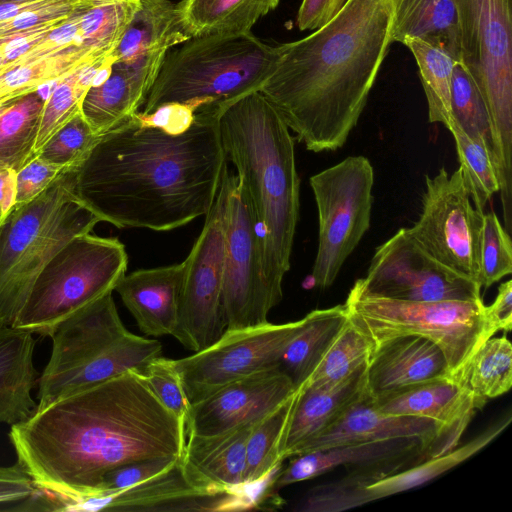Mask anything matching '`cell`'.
Returning <instances> with one entry per match:
<instances>
[{
  "label": "cell",
  "instance_id": "10",
  "mask_svg": "<svg viewBox=\"0 0 512 512\" xmlns=\"http://www.w3.org/2000/svg\"><path fill=\"white\" fill-rule=\"evenodd\" d=\"M345 307L349 321L373 344L416 335L443 351L451 376L494 334L479 301H407L365 294L352 287Z\"/></svg>",
  "mask_w": 512,
  "mask_h": 512
},
{
  "label": "cell",
  "instance_id": "11",
  "mask_svg": "<svg viewBox=\"0 0 512 512\" xmlns=\"http://www.w3.org/2000/svg\"><path fill=\"white\" fill-rule=\"evenodd\" d=\"M318 212V247L311 278L326 289L368 231L374 169L364 156H348L310 177Z\"/></svg>",
  "mask_w": 512,
  "mask_h": 512
},
{
  "label": "cell",
  "instance_id": "42",
  "mask_svg": "<svg viewBox=\"0 0 512 512\" xmlns=\"http://www.w3.org/2000/svg\"><path fill=\"white\" fill-rule=\"evenodd\" d=\"M512 272V244L494 212L483 215L478 282L488 288Z\"/></svg>",
  "mask_w": 512,
  "mask_h": 512
},
{
  "label": "cell",
  "instance_id": "18",
  "mask_svg": "<svg viewBox=\"0 0 512 512\" xmlns=\"http://www.w3.org/2000/svg\"><path fill=\"white\" fill-rule=\"evenodd\" d=\"M511 422V416L489 427L462 446L426 458L365 485L344 478L313 487L294 508L297 512H340L418 487L450 470L487 446Z\"/></svg>",
  "mask_w": 512,
  "mask_h": 512
},
{
  "label": "cell",
  "instance_id": "26",
  "mask_svg": "<svg viewBox=\"0 0 512 512\" xmlns=\"http://www.w3.org/2000/svg\"><path fill=\"white\" fill-rule=\"evenodd\" d=\"M255 423L209 436L187 434L182 463L192 480L211 491L243 487L246 444Z\"/></svg>",
  "mask_w": 512,
  "mask_h": 512
},
{
  "label": "cell",
  "instance_id": "6",
  "mask_svg": "<svg viewBox=\"0 0 512 512\" xmlns=\"http://www.w3.org/2000/svg\"><path fill=\"white\" fill-rule=\"evenodd\" d=\"M276 46L252 32L191 37L167 51L144 103V114L168 104L196 110L260 91L273 72Z\"/></svg>",
  "mask_w": 512,
  "mask_h": 512
},
{
  "label": "cell",
  "instance_id": "16",
  "mask_svg": "<svg viewBox=\"0 0 512 512\" xmlns=\"http://www.w3.org/2000/svg\"><path fill=\"white\" fill-rule=\"evenodd\" d=\"M353 287L378 297L407 301H479L480 285L442 265L398 230L378 246L367 274Z\"/></svg>",
  "mask_w": 512,
  "mask_h": 512
},
{
  "label": "cell",
  "instance_id": "14",
  "mask_svg": "<svg viewBox=\"0 0 512 512\" xmlns=\"http://www.w3.org/2000/svg\"><path fill=\"white\" fill-rule=\"evenodd\" d=\"M226 187L223 179L205 223L184 262V278L174 334L185 348L197 352L226 330L222 305Z\"/></svg>",
  "mask_w": 512,
  "mask_h": 512
},
{
  "label": "cell",
  "instance_id": "44",
  "mask_svg": "<svg viewBox=\"0 0 512 512\" xmlns=\"http://www.w3.org/2000/svg\"><path fill=\"white\" fill-rule=\"evenodd\" d=\"M142 376L161 403L186 425L190 404L173 359L163 356L153 359Z\"/></svg>",
  "mask_w": 512,
  "mask_h": 512
},
{
  "label": "cell",
  "instance_id": "29",
  "mask_svg": "<svg viewBox=\"0 0 512 512\" xmlns=\"http://www.w3.org/2000/svg\"><path fill=\"white\" fill-rule=\"evenodd\" d=\"M190 38L172 0H139L110 56L114 60H127L154 51H168Z\"/></svg>",
  "mask_w": 512,
  "mask_h": 512
},
{
  "label": "cell",
  "instance_id": "24",
  "mask_svg": "<svg viewBox=\"0 0 512 512\" xmlns=\"http://www.w3.org/2000/svg\"><path fill=\"white\" fill-rule=\"evenodd\" d=\"M374 406L388 414L438 421L448 451L454 449L476 409L472 396L453 377L413 385L376 398Z\"/></svg>",
  "mask_w": 512,
  "mask_h": 512
},
{
  "label": "cell",
  "instance_id": "12",
  "mask_svg": "<svg viewBox=\"0 0 512 512\" xmlns=\"http://www.w3.org/2000/svg\"><path fill=\"white\" fill-rule=\"evenodd\" d=\"M222 305L226 330L268 323L274 304L262 268L259 227L248 194L226 165Z\"/></svg>",
  "mask_w": 512,
  "mask_h": 512
},
{
  "label": "cell",
  "instance_id": "2",
  "mask_svg": "<svg viewBox=\"0 0 512 512\" xmlns=\"http://www.w3.org/2000/svg\"><path fill=\"white\" fill-rule=\"evenodd\" d=\"M9 439L37 485L90 495L119 466L182 456L186 425L129 370L36 410Z\"/></svg>",
  "mask_w": 512,
  "mask_h": 512
},
{
  "label": "cell",
  "instance_id": "36",
  "mask_svg": "<svg viewBox=\"0 0 512 512\" xmlns=\"http://www.w3.org/2000/svg\"><path fill=\"white\" fill-rule=\"evenodd\" d=\"M113 61L108 55L55 82L41 112L34 146L36 155L61 127L80 112L86 92L96 82L100 72Z\"/></svg>",
  "mask_w": 512,
  "mask_h": 512
},
{
  "label": "cell",
  "instance_id": "30",
  "mask_svg": "<svg viewBox=\"0 0 512 512\" xmlns=\"http://www.w3.org/2000/svg\"><path fill=\"white\" fill-rule=\"evenodd\" d=\"M393 42L419 38L460 59L457 13L453 0H393Z\"/></svg>",
  "mask_w": 512,
  "mask_h": 512
},
{
  "label": "cell",
  "instance_id": "20",
  "mask_svg": "<svg viewBox=\"0 0 512 512\" xmlns=\"http://www.w3.org/2000/svg\"><path fill=\"white\" fill-rule=\"evenodd\" d=\"M411 437L430 442L431 457L449 452L443 427L438 421L384 413L374 406L366 392L329 427L303 444L295 455L329 447Z\"/></svg>",
  "mask_w": 512,
  "mask_h": 512
},
{
  "label": "cell",
  "instance_id": "3",
  "mask_svg": "<svg viewBox=\"0 0 512 512\" xmlns=\"http://www.w3.org/2000/svg\"><path fill=\"white\" fill-rule=\"evenodd\" d=\"M393 22V0H348L308 36L276 45L260 92L307 150L346 143L393 43Z\"/></svg>",
  "mask_w": 512,
  "mask_h": 512
},
{
  "label": "cell",
  "instance_id": "31",
  "mask_svg": "<svg viewBox=\"0 0 512 512\" xmlns=\"http://www.w3.org/2000/svg\"><path fill=\"white\" fill-rule=\"evenodd\" d=\"M278 4L279 0H182L177 9L185 32L198 37L251 32Z\"/></svg>",
  "mask_w": 512,
  "mask_h": 512
},
{
  "label": "cell",
  "instance_id": "25",
  "mask_svg": "<svg viewBox=\"0 0 512 512\" xmlns=\"http://www.w3.org/2000/svg\"><path fill=\"white\" fill-rule=\"evenodd\" d=\"M184 262L125 274L114 288L139 329L148 336L173 335L177 326Z\"/></svg>",
  "mask_w": 512,
  "mask_h": 512
},
{
  "label": "cell",
  "instance_id": "38",
  "mask_svg": "<svg viewBox=\"0 0 512 512\" xmlns=\"http://www.w3.org/2000/svg\"><path fill=\"white\" fill-rule=\"evenodd\" d=\"M403 44L412 52L428 105L430 123H441L447 129L453 124L451 85L457 61L445 50L419 38H407Z\"/></svg>",
  "mask_w": 512,
  "mask_h": 512
},
{
  "label": "cell",
  "instance_id": "41",
  "mask_svg": "<svg viewBox=\"0 0 512 512\" xmlns=\"http://www.w3.org/2000/svg\"><path fill=\"white\" fill-rule=\"evenodd\" d=\"M451 110L453 118L467 134L480 136L491 146V127L486 105L476 84L459 62L452 75Z\"/></svg>",
  "mask_w": 512,
  "mask_h": 512
},
{
  "label": "cell",
  "instance_id": "39",
  "mask_svg": "<svg viewBox=\"0 0 512 512\" xmlns=\"http://www.w3.org/2000/svg\"><path fill=\"white\" fill-rule=\"evenodd\" d=\"M373 349L372 342L348 319L300 388L340 384L367 365Z\"/></svg>",
  "mask_w": 512,
  "mask_h": 512
},
{
  "label": "cell",
  "instance_id": "53",
  "mask_svg": "<svg viewBox=\"0 0 512 512\" xmlns=\"http://www.w3.org/2000/svg\"><path fill=\"white\" fill-rule=\"evenodd\" d=\"M30 1H34V0H0V3H4V2L23 3V2H30Z\"/></svg>",
  "mask_w": 512,
  "mask_h": 512
},
{
  "label": "cell",
  "instance_id": "47",
  "mask_svg": "<svg viewBox=\"0 0 512 512\" xmlns=\"http://www.w3.org/2000/svg\"><path fill=\"white\" fill-rule=\"evenodd\" d=\"M36 490V482L18 461L11 466H0V504H20Z\"/></svg>",
  "mask_w": 512,
  "mask_h": 512
},
{
  "label": "cell",
  "instance_id": "27",
  "mask_svg": "<svg viewBox=\"0 0 512 512\" xmlns=\"http://www.w3.org/2000/svg\"><path fill=\"white\" fill-rule=\"evenodd\" d=\"M366 366L336 386L298 389L297 399L283 439L281 450L283 461L294 456L303 444L324 431L365 395L367 392Z\"/></svg>",
  "mask_w": 512,
  "mask_h": 512
},
{
  "label": "cell",
  "instance_id": "9",
  "mask_svg": "<svg viewBox=\"0 0 512 512\" xmlns=\"http://www.w3.org/2000/svg\"><path fill=\"white\" fill-rule=\"evenodd\" d=\"M127 264L119 239L91 233L74 237L38 273L12 326L50 336L69 315L113 292Z\"/></svg>",
  "mask_w": 512,
  "mask_h": 512
},
{
  "label": "cell",
  "instance_id": "52",
  "mask_svg": "<svg viewBox=\"0 0 512 512\" xmlns=\"http://www.w3.org/2000/svg\"><path fill=\"white\" fill-rule=\"evenodd\" d=\"M18 100V99H17ZM14 101H10V102H5V103H0V115L6 110L8 109L14 102Z\"/></svg>",
  "mask_w": 512,
  "mask_h": 512
},
{
  "label": "cell",
  "instance_id": "22",
  "mask_svg": "<svg viewBox=\"0 0 512 512\" xmlns=\"http://www.w3.org/2000/svg\"><path fill=\"white\" fill-rule=\"evenodd\" d=\"M445 377L452 376L441 348L416 335L374 346L365 371L366 390L372 398Z\"/></svg>",
  "mask_w": 512,
  "mask_h": 512
},
{
  "label": "cell",
  "instance_id": "37",
  "mask_svg": "<svg viewBox=\"0 0 512 512\" xmlns=\"http://www.w3.org/2000/svg\"><path fill=\"white\" fill-rule=\"evenodd\" d=\"M297 395L298 389L285 402L253 425L246 444L244 486L263 482L281 466L283 439Z\"/></svg>",
  "mask_w": 512,
  "mask_h": 512
},
{
  "label": "cell",
  "instance_id": "15",
  "mask_svg": "<svg viewBox=\"0 0 512 512\" xmlns=\"http://www.w3.org/2000/svg\"><path fill=\"white\" fill-rule=\"evenodd\" d=\"M302 320L225 330L208 347L173 359L190 405L250 374L280 366L282 353Z\"/></svg>",
  "mask_w": 512,
  "mask_h": 512
},
{
  "label": "cell",
  "instance_id": "21",
  "mask_svg": "<svg viewBox=\"0 0 512 512\" xmlns=\"http://www.w3.org/2000/svg\"><path fill=\"white\" fill-rule=\"evenodd\" d=\"M166 52L114 60L105 78L88 89L80 112L96 134L105 133L144 105Z\"/></svg>",
  "mask_w": 512,
  "mask_h": 512
},
{
  "label": "cell",
  "instance_id": "17",
  "mask_svg": "<svg viewBox=\"0 0 512 512\" xmlns=\"http://www.w3.org/2000/svg\"><path fill=\"white\" fill-rule=\"evenodd\" d=\"M244 488L211 491L186 472L181 458L166 472L117 491L90 495L69 494L65 510L71 511H231L251 508Z\"/></svg>",
  "mask_w": 512,
  "mask_h": 512
},
{
  "label": "cell",
  "instance_id": "43",
  "mask_svg": "<svg viewBox=\"0 0 512 512\" xmlns=\"http://www.w3.org/2000/svg\"><path fill=\"white\" fill-rule=\"evenodd\" d=\"M99 137L79 112L44 144L37 155L59 166L77 168Z\"/></svg>",
  "mask_w": 512,
  "mask_h": 512
},
{
  "label": "cell",
  "instance_id": "28",
  "mask_svg": "<svg viewBox=\"0 0 512 512\" xmlns=\"http://www.w3.org/2000/svg\"><path fill=\"white\" fill-rule=\"evenodd\" d=\"M32 332L0 325V423L14 425L37 409L32 389L38 382L33 363L36 339Z\"/></svg>",
  "mask_w": 512,
  "mask_h": 512
},
{
  "label": "cell",
  "instance_id": "34",
  "mask_svg": "<svg viewBox=\"0 0 512 512\" xmlns=\"http://www.w3.org/2000/svg\"><path fill=\"white\" fill-rule=\"evenodd\" d=\"M472 396L476 409L512 386V345L507 337H490L452 376Z\"/></svg>",
  "mask_w": 512,
  "mask_h": 512
},
{
  "label": "cell",
  "instance_id": "32",
  "mask_svg": "<svg viewBox=\"0 0 512 512\" xmlns=\"http://www.w3.org/2000/svg\"><path fill=\"white\" fill-rule=\"evenodd\" d=\"M299 330L286 345L280 367L299 389L348 321L345 304L313 310L301 319Z\"/></svg>",
  "mask_w": 512,
  "mask_h": 512
},
{
  "label": "cell",
  "instance_id": "8",
  "mask_svg": "<svg viewBox=\"0 0 512 512\" xmlns=\"http://www.w3.org/2000/svg\"><path fill=\"white\" fill-rule=\"evenodd\" d=\"M453 2L459 63L486 105L503 216L508 218L512 215V0Z\"/></svg>",
  "mask_w": 512,
  "mask_h": 512
},
{
  "label": "cell",
  "instance_id": "13",
  "mask_svg": "<svg viewBox=\"0 0 512 512\" xmlns=\"http://www.w3.org/2000/svg\"><path fill=\"white\" fill-rule=\"evenodd\" d=\"M425 182L421 214L408 234L436 261L479 284L484 213L472 204L459 168L450 174L442 167Z\"/></svg>",
  "mask_w": 512,
  "mask_h": 512
},
{
  "label": "cell",
  "instance_id": "7",
  "mask_svg": "<svg viewBox=\"0 0 512 512\" xmlns=\"http://www.w3.org/2000/svg\"><path fill=\"white\" fill-rule=\"evenodd\" d=\"M76 168L0 224V325L12 326L38 273L71 239L100 218L75 194Z\"/></svg>",
  "mask_w": 512,
  "mask_h": 512
},
{
  "label": "cell",
  "instance_id": "19",
  "mask_svg": "<svg viewBox=\"0 0 512 512\" xmlns=\"http://www.w3.org/2000/svg\"><path fill=\"white\" fill-rule=\"evenodd\" d=\"M280 366L236 379L190 405L186 435L209 436L255 423L296 392Z\"/></svg>",
  "mask_w": 512,
  "mask_h": 512
},
{
  "label": "cell",
  "instance_id": "49",
  "mask_svg": "<svg viewBox=\"0 0 512 512\" xmlns=\"http://www.w3.org/2000/svg\"><path fill=\"white\" fill-rule=\"evenodd\" d=\"M348 0H303L297 15L302 31L315 30L327 23Z\"/></svg>",
  "mask_w": 512,
  "mask_h": 512
},
{
  "label": "cell",
  "instance_id": "40",
  "mask_svg": "<svg viewBox=\"0 0 512 512\" xmlns=\"http://www.w3.org/2000/svg\"><path fill=\"white\" fill-rule=\"evenodd\" d=\"M453 135L459 169L474 207L483 212L492 196L499 191L491 146L480 136H470L455 121L448 129Z\"/></svg>",
  "mask_w": 512,
  "mask_h": 512
},
{
  "label": "cell",
  "instance_id": "33",
  "mask_svg": "<svg viewBox=\"0 0 512 512\" xmlns=\"http://www.w3.org/2000/svg\"><path fill=\"white\" fill-rule=\"evenodd\" d=\"M110 54L70 46L57 53L13 67L0 76V103L14 101L38 91Z\"/></svg>",
  "mask_w": 512,
  "mask_h": 512
},
{
  "label": "cell",
  "instance_id": "45",
  "mask_svg": "<svg viewBox=\"0 0 512 512\" xmlns=\"http://www.w3.org/2000/svg\"><path fill=\"white\" fill-rule=\"evenodd\" d=\"M69 169L73 168L53 164L36 155L16 173V191L13 207L24 205L38 197Z\"/></svg>",
  "mask_w": 512,
  "mask_h": 512
},
{
  "label": "cell",
  "instance_id": "1",
  "mask_svg": "<svg viewBox=\"0 0 512 512\" xmlns=\"http://www.w3.org/2000/svg\"><path fill=\"white\" fill-rule=\"evenodd\" d=\"M226 165L218 105L198 108L179 134L136 112L100 135L76 168L75 194L101 222L168 231L206 216Z\"/></svg>",
  "mask_w": 512,
  "mask_h": 512
},
{
  "label": "cell",
  "instance_id": "46",
  "mask_svg": "<svg viewBox=\"0 0 512 512\" xmlns=\"http://www.w3.org/2000/svg\"><path fill=\"white\" fill-rule=\"evenodd\" d=\"M179 457H157L131 462L108 472L102 479L99 492L117 491L139 484L169 470ZM98 492V493H99Z\"/></svg>",
  "mask_w": 512,
  "mask_h": 512
},
{
  "label": "cell",
  "instance_id": "23",
  "mask_svg": "<svg viewBox=\"0 0 512 512\" xmlns=\"http://www.w3.org/2000/svg\"><path fill=\"white\" fill-rule=\"evenodd\" d=\"M429 457L431 443L417 437L329 447L293 456L288 466L277 474L273 487L280 489L309 480L341 465L408 467Z\"/></svg>",
  "mask_w": 512,
  "mask_h": 512
},
{
  "label": "cell",
  "instance_id": "48",
  "mask_svg": "<svg viewBox=\"0 0 512 512\" xmlns=\"http://www.w3.org/2000/svg\"><path fill=\"white\" fill-rule=\"evenodd\" d=\"M195 111L191 105L168 104L149 114L137 112V116L145 125L158 127L170 134H179L190 127Z\"/></svg>",
  "mask_w": 512,
  "mask_h": 512
},
{
  "label": "cell",
  "instance_id": "4",
  "mask_svg": "<svg viewBox=\"0 0 512 512\" xmlns=\"http://www.w3.org/2000/svg\"><path fill=\"white\" fill-rule=\"evenodd\" d=\"M218 126L226 160L237 170L253 208L261 238L262 268L275 305L299 220L300 179L294 139L280 114L260 92L218 105Z\"/></svg>",
  "mask_w": 512,
  "mask_h": 512
},
{
  "label": "cell",
  "instance_id": "50",
  "mask_svg": "<svg viewBox=\"0 0 512 512\" xmlns=\"http://www.w3.org/2000/svg\"><path fill=\"white\" fill-rule=\"evenodd\" d=\"M485 313L491 331L509 332L512 328V281L502 283L497 296L490 306H485Z\"/></svg>",
  "mask_w": 512,
  "mask_h": 512
},
{
  "label": "cell",
  "instance_id": "35",
  "mask_svg": "<svg viewBox=\"0 0 512 512\" xmlns=\"http://www.w3.org/2000/svg\"><path fill=\"white\" fill-rule=\"evenodd\" d=\"M47 96L40 90L25 95L0 115V165L17 173L36 157L34 146Z\"/></svg>",
  "mask_w": 512,
  "mask_h": 512
},
{
  "label": "cell",
  "instance_id": "51",
  "mask_svg": "<svg viewBox=\"0 0 512 512\" xmlns=\"http://www.w3.org/2000/svg\"><path fill=\"white\" fill-rule=\"evenodd\" d=\"M16 172L0 165V224L14 206Z\"/></svg>",
  "mask_w": 512,
  "mask_h": 512
},
{
  "label": "cell",
  "instance_id": "5",
  "mask_svg": "<svg viewBox=\"0 0 512 512\" xmlns=\"http://www.w3.org/2000/svg\"><path fill=\"white\" fill-rule=\"evenodd\" d=\"M52 353L38 378L37 409L129 370L144 373L162 345L129 332L112 291L78 309L50 334Z\"/></svg>",
  "mask_w": 512,
  "mask_h": 512
}]
</instances>
